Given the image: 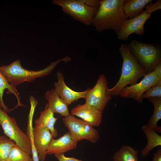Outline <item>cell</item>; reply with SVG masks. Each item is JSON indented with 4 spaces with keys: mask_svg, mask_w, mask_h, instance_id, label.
<instances>
[{
    "mask_svg": "<svg viewBox=\"0 0 161 161\" xmlns=\"http://www.w3.org/2000/svg\"><path fill=\"white\" fill-rule=\"evenodd\" d=\"M124 1L99 0L98 10L92 23L97 32H101L109 29L117 32L123 22L128 19L123 8Z\"/></svg>",
    "mask_w": 161,
    "mask_h": 161,
    "instance_id": "cell-1",
    "label": "cell"
},
{
    "mask_svg": "<svg viewBox=\"0 0 161 161\" xmlns=\"http://www.w3.org/2000/svg\"><path fill=\"white\" fill-rule=\"evenodd\" d=\"M119 52L123 59L121 72L115 85L110 89L107 87L106 89V94L111 96L120 95L124 87L128 84L131 85L137 83L139 79L146 74L145 70L130 51L128 45L122 44Z\"/></svg>",
    "mask_w": 161,
    "mask_h": 161,
    "instance_id": "cell-2",
    "label": "cell"
},
{
    "mask_svg": "<svg viewBox=\"0 0 161 161\" xmlns=\"http://www.w3.org/2000/svg\"><path fill=\"white\" fill-rule=\"evenodd\" d=\"M71 58L69 56L52 62L45 68L38 71L26 69L22 67L20 61L17 60L7 65L0 67V71L7 82L16 86L25 82H30L35 79L42 78L49 74L56 66L61 61L67 62Z\"/></svg>",
    "mask_w": 161,
    "mask_h": 161,
    "instance_id": "cell-3",
    "label": "cell"
},
{
    "mask_svg": "<svg viewBox=\"0 0 161 161\" xmlns=\"http://www.w3.org/2000/svg\"><path fill=\"white\" fill-rule=\"evenodd\" d=\"M52 2L75 20L87 25L92 24L99 5L97 0H53Z\"/></svg>",
    "mask_w": 161,
    "mask_h": 161,
    "instance_id": "cell-4",
    "label": "cell"
},
{
    "mask_svg": "<svg viewBox=\"0 0 161 161\" xmlns=\"http://www.w3.org/2000/svg\"><path fill=\"white\" fill-rule=\"evenodd\" d=\"M130 51L145 70L146 74L153 71L156 65L161 61V52L159 47L135 39L128 45Z\"/></svg>",
    "mask_w": 161,
    "mask_h": 161,
    "instance_id": "cell-5",
    "label": "cell"
},
{
    "mask_svg": "<svg viewBox=\"0 0 161 161\" xmlns=\"http://www.w3.org/2000/svg\"><path fill=\"white\" fill-rule=\"evenodd\" d=\"M0 125L5 136L22 150L32 155L31 145L29 137L19 128L16 119L9 116L0 106Z\"/></svg>",
    "mask_w": 161,
    "mask_h": 161,
    "instance_id": "cell-6",
    "label": "cell"
},
{
    "mask_svg": "<svg viewBox=\"0 0 161 161\" xmlns=\"http://www.w3.org/2000/svg\"><path fill=\"white\" fill-rule=\"evenodd\" d=\"M62 121L72 139L77 142L85 139L94 143L98 140V131L84 121L71 115L63 117Z\"/></svg>",
    "mask_w": 161,
    "mask_h": 161,
    "instance_id": "cell-7",
    "label": "cell"
},
{
    "mask_svg": "<svg viewBox=\"0 0 161 161\" xmlns=\"http://www.w3.org/2000/svg\"><path fill=\"white\" fill-rule=\"evenodd\" d=\"M143 77L140 82L124 87L120 92V97L132 98L141 103L143 100V93L150 88L161 81V79L154 71L145 74Z\"/></svg>",
    "mask_w": 161,
    "mask_h": 161,
    "instance_id": "cell-8",
    "label": "cell"
},
{
    "mask_svg": "<svg viewBox=\"0 0 161 161\" xmlns=\"http://www.w3.org/2000/svg\"><path fill=\"white\" fill-rule=\"evenodd\" d=\"M107 81L105 75L101 74L92 89L89 88L84 98L86 103L103 112L106 104L111 98V96L106 94Z\"/></svg>",
    "mask_w": 161,
    "mask_h": 161,
    "instance_id": "cell-9",
    "label": "cell"
},
{
    "mask_svg": "<svg viewBox=\"0 0 161 161\" xmlns=\"http://www.w3.org/2000/svg\"><path fill=\"white\" fill-rule=\"evenodd\" d=\"M151 15L144 11L136 17L124 20L116 32L118 39L122 40H127L129 36L132 33L143 35L144 32V24Z\"/></svg>",
    "mask_w": 161,
    "mask_h": 161,
    "instance_id": "cell-10",
    "label": "cell"
},
{
    "mask_svg": "<svg viewBox=\"0 0 161 161\" xmlns=\"http://www.w3.org/2000/svg\"><path fill=\"white\" fill-rule=\"evenodd\" d=\"M58 81L54 83V89L61 98L69 105L81 98H85L89 89L81 92L75 91L68 87L65 83L64 75L60 71L56 73Z\"/></svg>",
    "mask_w": 161,
    "mask_h": 161,
    "instance_id": "cell-11",
    "label": "cell"
},
{
    "mask_svg": "<svg viewBox=\"0 0 161 161\" xmlns=\"http://www.w3.org/2000/svg\"><path fill=\"white\" fill-rule=\"evenodd\" d=\"M102 112L86 103L73 108L71 115L81 118L92 126H98L102 120Z\"/></svg>",
    "mask_w": 161,
    "mask_h": 161,
    "instance_id": "cell-12",
    "label": "cell"
},
{
    "mask_svg": "<svg viewBox=\"0 0 161 161\" xmlns=\"http://www.w3.org/2000/svg\"><path fill=\"white\" fill-rule=\"evenodd\" d=\"M77 143L68 132L58 139L52 138L47 150V155L64 154L76 148Z\"/></svg>",
    "mask_w": 161,
    "mask_h": 161,
    "instance_id": "cell-13",
    "label": "cell"
},
{
    "mask_svg": "<svg viewBox=\"0 0 161 161\" xmlns=\"http://www.w3.org/2000/svg\"><path fill=\"white\" fill-rule=\"evenodd\" d=\"M49 107L54 113L66 117L71 115L68 108V105L59 96L55 89L48 90L45 94Z\"/></svg>",
    "mask_w": 161,
    "mask_h": 161,
    "instance_id": "cell-14",
    "label": "cell"
},
{
    "mask_svg": "<svg viewBox=\"0 0 161 161\" xmlns=\"http://www.w3.org/2000/svg\"><path fill=\"white\" fill-rule=\"evenodd\" d=\"M58 118L54 116V113L51 111L47 103L44 109L41 111L39 117L35 121V125L42 126L49 130L53 138L58 135L57 130L55 128V124Z\"/></svg>",
    "mask_w": 161,
    "mask_h": 161,
    "instance_id": "cell-15",
    "label": "cell"
},
{
    "mask_svg": "<svg viewBox=\"0 0 161 161\" xmlns=\"http://www.w3.org/2000/svg\"><path fill=\"white\" fill-rule=\"evenodd\" d=\"M152 0H124L123 8L128 18H131L141 14L146 6L151 3Z\"/></svg>",
    "mask_w": 161,
    "mask_h": 161,
    "instance_id": "cell-16",
    "label": "cell"
},
{
    "mask_svg": "<svg viewBox=\"0 0 161 161\" xmlns=\"http://www.w3.org/2000/svg\"><path fill=\"white\" fill-rule=\"evenodd\" d=\"M6 89L7 90L8 93L13 94L17 100V104L15 107L12 108L13 110L18 106H24L21 103L20 96L16 86L9 84L0 71V106L4 111L9 113L10 112V109L5 105L3 100L4 93Z\"/></svg>",
    "mask_w": 161,
    "mask_h": 161,
    "instance_id": "cell-17",
    "label": "cell"
},
{
    "mask_svg": "<svg viewBox=\"0 0 161 161\" xmlns=\"http://www.w3.org/2000/svg\"><path fill=\"white\" fill-rule=\"evenodd\" d=\"M142 130L146 135L147 139L146 146L140 151L141 155L145 157L148 156L149 151L153 149L161 146V136L147 125L143 126Z\"/></svg>",
    "mask_w": 161,
    "mask_h": 161,
    "instance_id": "cell-18",
    "label": "cell"
},
{
    "mask_svg": "<svg viewBox=\"0 0 161 161\" xmlns=\"http://www.w3.org/2000/svg\"><path fill=\"white\" fill-rule=\"evenodd\" d=\"M148 99L153 104L154 110L146 125L156 132L161 133V127L158 125L157 123L161 119V97H151Z\"/></svg>",
    "mask_w": 161,
    "mask_h": 161,
    "instance_id": "cell-19",
    "label": "cell"
},
{
    "mask_svg": "<svg viewBox=\"0 0 161 161\" xmlns=\"http://www.w3.org/2000/svg\"><path fill=\"white\" fill-rule=\"evenodd\" d=\"M137 151L129 146L123 145L114 155L113 161H138Z\"/></svg>",
    "mask_w": 161,
    "mask_h": 161,
    "instance_id": "cell-20",
    "label": "cell"
},
{
    "mask_svg": "<svg viewBox=\"0 0 161 161\" xmlns=\"http://www.w3.org/2000/svg\"><path fill=\"white\" fill-rule=\"evenodd\" d=\"M30 155L15 145L10 150L6 161H33Z\"/></svg>",
    "mask_w": 161,
    "mask_h": 161,
    "instance_id": "cell-21",
    "label": "cell"
},
{
    "mask_svg": "<svg viewBox=\"0 0 161 161\" xmlns=\"http://www.w3.org/2000/svg\"><path fill=\"white\" fill-rule=\"evenodd\" d=\"M15 145L5 136H0V161H6L10 150Z\"/></svg>",
    "mask_w": 161,
    "mask_h": 161,
    "instance_id": "cell-22",
    "label": "cell"
},
{
    "mask_svg": "<svg viewBox=\"0 0 161 161\" xmlns=\"http://www.w3.org/2000/svg\"><path fill=\"white\" fill-rule=\"evenodd\" d=\"M143 98L161 97V81L151 86L143 94Z\"/></svg>",
    "mask_w": 161,
    "mask_h": 161,
    "instance_id": "cell-23",
    "label": "cell"
},
{
    "mask_svg": "<svg viewBox=\"0 0 161 161\" xmlns=\"http://www.w3.org/2000/svg\"><path fill=\"white\" fill-rule=\"evenodd\" d=\"M144 11L147 14H151L153 12L161 8V0H158L154 3H149L147 4Z\"/></svg>",
    "mask_w": 161,
    "mask_h": 161,
    "instance_id": "cell-24",
    "label": "cell"
},
{
    "mask_svg": "<svg viewBox=\"0 0 161 161\" xmlns=\"http://www.w3.org/2000/svg\"><path fill=\"white\" fill-rule=\"evenodd\" d=\"M54 155L58 161H84L73 157H66L64 153L56 154Z\"/></svg>",
    "mask_w": 161,
    "mask_h": 161,
    "instance_id": "cell-25",
    "label": "cell"
},
{
    "mask_svg": "<svg viewBox=\"0 0 161 161\" xmlns=\"http://www.w3.org/2000/svg\"><path fill=\"white\" fill-rule=\"evenodd\" d=\"M152 161H161V146H160L156 152L154 153Z\"/></svg>",
    "mask_w": 161,
    "mask_h": 161,
    "instance_id": "cell-26",
    "label": "cell"
},
{
    "mask_svg": "<svg viewBox=\"0 0 161 161\" xmlns=\"http://www.w3.org/2000/svg\"><path fill=\"white\" fill-rule=\"evenodd\" d=\"M153 71L156 75L161 79V61L159 62L155 66Z\"/></svg>",
    "mask_w": 161,
    "mask_h": 161,
    "instance_id": "cell-27",
    "label": "cell"
}]
</instances>
